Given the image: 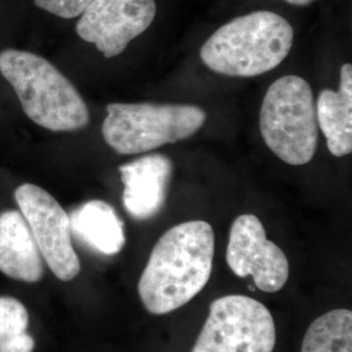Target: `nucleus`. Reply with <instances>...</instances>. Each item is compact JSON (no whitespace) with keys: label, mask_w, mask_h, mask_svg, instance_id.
<instances>
[{"label":"nucleus","mask_w":352,"mask_h":352,"mask_svg":"<svg viewBox=\"0 0 352 352\" xmlns=\"http://www.w3.org/2000/svg\"><path fill=\"white\" fill-rule=\"evenodd\" d=\"M214 257V231L205 221L167 230L155 243L141 277L139 295L151 315L174 312L208 285Z\"/></svg>","instance_id":"nucleus-1"},{"label":"nucleus","mask_w":352,"mask_h":352,"mask_svg":"<svg viewBox=\"0 0 352 352\" xmlns=\"http://www.w3.org/2000/svg\"><path fill=\"white\" fill-rule=\"evenodd\" d=\"M294 43V29L278 13L256 11L215 30L200 50L202 63L219 75L254 77L282 63Z\"/></svg>","instance_id":"nucleus-2"},{"label":"nucleus","mask_w":352,"mask_h":352,"mask_svg":"<svg viewBox=\"0 0 352 352\" xmlns=\"http://www.w3.org/2000/svg\"><path fill=\"white\" fill-rule=\"evenodd\" d=\"M0 74L12 85L26 116L52 132L89 124L87 103L75 85L47 59L29 51L0 52Z\"/></svg>","instance_id":"nucleus-3"},{"label":"nucleus","mask_w":352,"mask_h":352,"mask_svg":"<svg viewBox=\"0 0 352 352\" xmlns=\"http://www.w3.org/2000/svg\"><path fill=\"white\" fill-rule=\"evenodd\" d=\"M106 111L103 139L122 155L141 154L188 139L206 120V113L195 104L110 103Z\"/></svg>","instance_id":"nucleus-4"},{"label":"nucleus","mask_w":352,"mask_h":352,"mask_svg":"<svg viewBox=\"0 0 352 352\" xmlns=\"http://www.w3.org/2000/svg\"><path fill=\"white\" fill-rule=\"evenodd\" d=\"M260 129L267 148L285 164L311 162L318 145L311 85L299 76H285L274 81L261 104Z\"/></svg>","instance_id":"nucleus-5"},{"label":"nucleus","mask_w":352,"mask_h":352,"mask_svg":"<svg viewBox=\"0 0 352 352\" xmlns=\"http://www.w3.org/2000/svg\"><path fill=\"white\" fill-rule=\"evenodd\" d=\"M276 324L263 302L227 295L210 304L192 352H273Z\"/></svg>","instance_id":"nucleus-6"},{"label":"nucleus","mask_w":352,"mask_h":352,"mask_svg":"<svg viewBox=\"0 0 352 352\" xmlns=\"http://www.w3.org/2000/svg\"><path fill=\"white\" fill-rule=\"evenodd\" d=\"M14 200L54 276L63 282L75 279L81 264L72 244L69 215L62 205L47 190L32 183L16 189Z\"/></svg>","instance_id":"nucleus-7"},{"label":"nucleus","mask_w":352,"mask_h":352,"mask_svg":"<svg viewBox=\"0 0 352 352\" xmlns=\"http://www.w3.org/2000/svg\"><path fill=\"white\" fill-rule=\"evenodd\" d=\"M227 264L240 278H253L265 292H278L287 283L289 260L283 251L266 238L261 221L253 214L239 215L230 230Z\"/></svg>","instance_id":"nucleus-8"},{"label":"nucleus","mask_w":352,"mask_h":352,"mask_svg":"<svg viewBox=\"0 0 352 352\" xmlns=\"http://www.w3.org/2000/svg\"><path fill=\"white\" fill-rule=\"evenodd\" d=\"M155 14L154 0H94L80 16L76 33L111 59L151 25Z\"/></svg>","instance_id":"nucleus-9"},{"label":"nucleus","mask_w":352,"mask_h":352,"mask_svg":"<svg viewBox=\"0 0 352 352\" xmlns=\"http://www.w3.org/2000/svg\"><path fill=\"white\" fill-rule=\"evenodd\" d=\"M124 186L123 204L139 221L161 212L173 176V162L164 154H149L119 167Z\"/></svg>","instance_id":"nucleus-10"},{"label":"nucleus","mask_w":352,"mask_h":352,"mask_svg":"<svg viewBox=\"0 0 352 352\" xmlns=\"http://www.w3.org/2000/svg\"><path fill=\"white\" fill-rule=\"evenodd\" d=\"M43 261L23 214L0 213V272L20 282L37 283L45 276Z\"/></svg>","instance_id":"nucleus-11"},{"label":"nucleus","mask_w":352,"mask_h":352,"mask_svg":"<svg viewBox=\"0 0 352 352\" xmlns=\"http://www.w3.org/2000/svg\"><path fill=\"white\" fill-rule=\"evenodd\" d=\"M340 90L324 89L317 100V123L334 157L352 151V65L340 68Z\"/></svg>","instance_id":"nucleus-12"},{"label":"nucleus","mask_w":352,"mask_h":352,"mask_svg":"<svg viewBox=\"0 0 352 352\" xmlns=\"http://www.w3.org/2000/svg\"><path fill=\"white\" fill-rule=\"evenodd\" d=\"M71 231L94 251L113 256L126 245L124 223L107 202L91 200L69 215Z\"/></svg>","instance_id":"nucleus-13"},{"label":"nucleus","mask_w":352,"mask_h":352,"mask_svg":"<svg viewBox=\"0 0 352 352\" xmlns=\"http://www.w3.org/2000/svg\"><path fill=\"white\" fill-rule=\"evenodd\" d=\"M302 352H352V312L334 309L308 327Z\"/></svg>","instance_id":"nucleus-14"},{"label":"nucleus","mask_w":352,"mask_h":352,"mask_svg":"<svg viewBox=\"0 0 352 352\" xmlns=\"http://www.w3.org/2000/svg\"><path fill=\"white\" fill-rule=\"evenodd\" d=\"M28 327L25 305L12 296H0V352H33L36 342Z\"/></svg>","instance_id":"nucleus-15"},{"label":"nucleus","mask_w":352,"mask_h":352,"mask_svg":"<svg viewBox=\"0 0 352 352\" xmlns=\"http://www.w3.org/2000/svg\"><path fill=\"white\" fill-rule=\"evenodd\" d=\"M94 0H34L38 8L62 19L81 16Z\"/></svg>","instance_id":"nucleus-16"},{"label":"nucleus","mask_w":352,"mask_h":352,"mask_svg":"<svg viewBox=\"0 0 352 352\" xmlns=\"http://www.w3.org/2000/svg\"><path fill=\"white\" fill-rule=\"evenodd\" d=\"M291 6H298V7H304V6H309L312 1L315 0H285Z\"/></svg>","instance_id":"nucleus-17"}]
</instances>
